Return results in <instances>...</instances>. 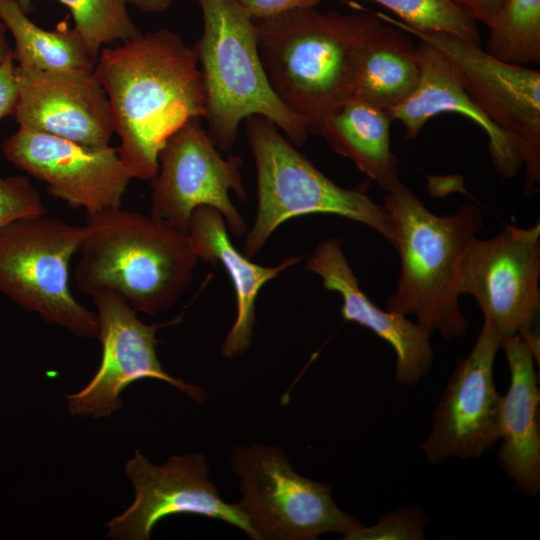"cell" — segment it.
Wrapping results in <instances>:
<instances>
[{"mask_svg":"<svg viewBox=\"0 0 540 540\" xmlns=\"http://www.w3.org/2000/svg\"><path fill=\"white\" fill-rule=\"evenodd\" d=\"M94 73L110 103L121 160L132 178L152 180L168 137L205 113L193 46L167 28L142 33L102 49Z\"/></svg>","mask_w":540,"mask_h":540,"instance_id":"6da1fadb","label":"cell"},{"mask_svg":"<svg viewBox=\"0 0 540 540\" xmlns=\"http://www.w3.org/2000/svg\"><path fill=\"white\" fill-rule=\"evenodd\" d=\"M268 81L311 132L353 95L356 68L369 40L384 24L378 13H321L294 9L254 20Z\"/></svg>","mask_w":540,"mask_h":540,"instance_id":"7a4b0ae2","label":"cell"},{"mask_svg":"<svg viewBox=\"0 0 540 540\" xmlns=\"http://www.w3.org/2000/svg\"><path fill=\"white\" fill-rule=\"evenodd\" d=\"M78 253L74 278L80 291L114 292L148 315L178 301L199 260L187 234L121 207L87 215Z\"/></svg>","mask_w":540,"mask_h":540,"instance_id":"3957f363","label":"cell"},{"mask_svg":"<svg viewBox=\"0 0 540 540\" xmlns=\"http://www.w3.org/2000/svg\"><path fill=\"white\" fill-rule=\"evenodd\" d=\"M383 205L395 224L400 258L396 289L385 309L415 316L430 336H464L468 322L459 305L461 266L483 226L479 207L467 202L453 214L437 215L401 181L386 192Z\"/></svg>","mask_w":540,"mask_h":540,"instance_id":"277c9868","label":"cell"},{"mask_svg":"<svg viewBox=\"0 0 540 540\" xmlns=\"http://www.w3.org/2000/svg\"><path fill=\"white\" fill-rule=\"evenodd\" d=\"M197 1L203 32L193 49L205 92L203 118L217 148L230 151L241 121L253 115L269 119L292 143L303 145L311 124L283 104L271 88L254 20L236 0Z\"/></svg>","mask_w":540,"mask_h":540,"instance_id":"5b68a950","label":"cell"},{"mask_svg":"<svg viewBox=\"0 0 540 540\" xmlns=\"http://www.w3.org/2000/svg\"><path fill=\"white\" fill-rule=\"evenodd\" d=\"M245 120L257 171L258 207L253 227L245 234L243 254L255 257L282 223L311 214L338 215L362 223L395 248V224L383 204L361 189L334 183L269 119L253 115Z\"/></svg>","mask_w":540,"mask_h":540,"instance_id":"8992f818","label":"cell"},{"mask_svg":"<svg viewBox=\"0 0 540 540\" xmlns=\"http://www.w3.org/2000/svg\"><path fill=\"white\" fill-rule=\"evenodd\" d=\"M84 226L44 215L0 228V292L27 312L82 338H98V319L69 287V263Z\"/></svg>","mask_w":540,"mask_h":540,"instance_id":"52a82bcc","label":"cell"},{"mask_svg":"<svg viewBox=\"0 0 540 540\" xmlns=\"http://www.w3.org/2000/svg\"><path fill=\"white\" fill-rule=\"evenodd\" d=\"M231 467L241 480L237 504L261 540H313L332 532L345 539L362 525L336 505L328 483L296 473L279 448L238 446Z\"/></svg>","mask_w":540,"mask_h":540,"instance_id":"ba28073f","label":"cell"},{"mask_svg":"<svg viewBox=\"0 0 540 540\" xmlns=\"http://www.w3.org/2000/svg\"><path fill=\"white\" fill-rule=\"evenodd\" d=\"M378 15L451 60L472 101L514 142L525 167L523 195H535L540 186V71L503 62L457 35L419 31L387 14Z\"/></svg>","mask_w":540,"mask_h":540,"instance_id":"9c48e42d","label":"cell"},{"mask_svg":"<svg viewBox=\"0 0 540 540\" xmlns=\"http://www.w3.org/2000/svg\"><path fill=\"white\" fill-rule=\"evenodd\" d=\"M540 223L506 225L488 239L475 237L462 260L460 294L472 296L484 322L502 337L519 335L539 363Z\"/></svg>","mask_w":540,"mask_h":540,"instance_id":"30bf717a","label":"cell"},{"mask_svg":"<svg viewBox=\"0 0 540 540\" xmlns=\"http://www.w3.org/2000/svg\"><path fill=\"white\" fill-rule=\"evenodd\" d=\"M201 118L187 121L162 146L159 168L151 180L150 215L169 227L187 234L193 211L210 206L223 216L235 237L247 233V225L229 198L232 190L247 198L238 156L224 158Z\"/></svg>","mask_w":540,"mask_h":540,"instance_id":"8fae6325","label":"cell"},{"mask_svg":"<svg viewBox=\"0 0 540 540\" xmlns=\"http://www.w3.org/2000/svg\"><path fill=\"white\" fill-rule=\"evenodd\" d=\"M91 297L97 309L102 359L91 381L79 392L66 396L71 415L95 419L111 416L122 406L120 393L144 378L165 381L198 403L206 400L200 387L166 373L157 357V330L179 319L145 324L118 294L102 290Z\"/></svg>","mask_w":540,"mask_h":540,"instance_id":"7c38bea8","label":"cell"},{"mask_svg":"<svg viewBox=\"0 0 540 540\" xmlns=\"http://www.w3.org/2000/svg\"><path fill=\"white\" fill-rule=\"evenodd\" d=\"M135 499L106 525L107 537L147 540L156 523L176 514H196L234 525L251 539L261 540L238 504L222 500L210 482V469L202 453L172 456L163 465L148 461L138 450L125 465Z\"/></svg>","mask_w":540,"mask_h":540,"instance_id":"4fadbf2b","label":"cell"},{"mask_svg":"<svg viewBox=\"0 0 540 540\" xmlns=\"http://www.w3.org/2000/svg\"><path fill=\"white\" fill-rule=\"evenodd\" d=\"M501 338L484 322L468 355L457 359L420 446L430 463L478 458L500 439L502 396L493 365Z\"/></svg>","mask_w":540,"mask_h":540,"instance_id":"5bb4252c","label":"cell"},{"mask_svg":"<svg viewBox=\"0 0 540 540\" xmlns=\"http://www.w3.org/2000/svg\"><path fill=\"white\" fill-rule=\"evenodd\" d=\"M1 151L17 168L44 182L50 195L87 215L120 208L132 179L117 148L87 147L19 128Z\"/></svg>","mask_w":540,"mask_h":540,"instance_id":"9a60e30c","label":"cell"},{"mask_svg":"<svg viewBox=\"0 0 540 540\" xmlns=\"http://www.w3.org/2000/svg\"><path fill=\"white\" fill-rule=\"evenodd\" d=\"M19 128L87 147L109 145L115 132L107 94L94 71H40L16 67Z\"/></svg>","mask_w":540,"mask_h":540,"instance_id":"2e32d148","label":"cell"},{"mask_svg":"<svg viewBox=\"0 0 540 540\" xmlns=\"http://www.w3.org/2000/svg\"><path fill=\"white\" fill-rule=\"evenodd\" d=\"M305 270L320 276L325 289L339 293L341 315L346 321L368 328L392 347L396 354V383L414 386L426 376L434 360L431 336L407 316L381 309L366 296L340 240L329 238L321 242Z\"/></svg>","mask_w":540,"mask_h":540,"instance_id":"e0dca14e","label":"cell"},{"mask_svg":"<svg viewBox=\"0 0 540 540\" xmlns=\"http://www.w3.org/2000/svg\"><path fill=\"white\" fill-rule=\"evenodd\" d=\"M416 54L419 80L415 91L403 103L387 111L392 121L402 123L404 140L416 138L426 122L437 114L458 113L485 132L497 173L506 180L515 177L523 165L514 142L472 101L451 60L424 40H419Z\"/></svg>","mask_w":540,"mask_h":540,"instance_id":"ac0fdd59","label":"cell"},{"mask_svg":"<svg viewBox=\"0 0 540 540\" xmlns=\"http://www.w3.org/2000/svg\"><path fill=\"white\" fill-rule=\"evenodd\" d=\"M510 371L507 393L501 397L498 459L515 486L529 497L540 491V391L535 355L519 336L501 338Z\"/></svg>","mask_w":540,"mask_h":540,"instance_id":"d6986e66","label":"cell"},{"mask_svg":"<svg viewBox=\"0 0 540 540\" xmlns=\"http://www.w3.org/2000/svg\"><path fill=\"white\" fill-rule=\"evenodd\" d=\"M187 235L198 259L213 264L220 262L234 286L237 315L221 346V353L233 358L251 344L255 303L260 289L302 258L290 257L275 267L251 262L234 247L223 216L210 206H200L193 211Z\"/></svg>","mask_w":540,"mask_h":540,"instance_id":"ffe728a7","label":"cell"},{"mask_svg":"<svg viewBox=\"0 0 540 540\" xmlns=\"http://www.w3.org/2000/svg\"><path fill=\"white\" fill-rule=\"evenodd\" d=\"M391 123L386 110L351 98L325 116L315 132L386 193L400 182Z\"/></svg>","mask_w":540,"mask_h":540,"instance_id":"44dd1931","label":"cell"},{"mask_svg":"<svg viewBox=\"0 0 540 540\" xmlns=\"http://www.w3.org/2000/svg\"><path fill=\"white\" fill-rule=\"evenodd\" d=\"M418 80L416 46L410 35L384 22L361 53L352 98L388 111L411 96Z\"/></svg>","mask_w":540,"mask_h":540,"instance_id":"7402d4cb","label":"cell"},{"mask_svg":"<svg viewBox=\"0 0 540 540\" xmlns=\"http://www.w3.org/2000/svg\"><path fill=\"white\" fill-rule=\"evenodd\" d=\"M0 19L15 41L18 67L40 71H94L96 60L79 33L66 21L54 30L33 23L15 0H0Z\"/></svg>","mask_w":540,"mask_h":540,"instance_id":"603a6c76","label":"cell"},{"mask_svg":"<svg viewBox=\"0 0 540 540\" xmlns=\"http://www.w3.org/2000/svg\"><path fill=\"white\" fill-rule=\"evenodd\" d=\"M487 26L488 54L520 66L540 62V0H504Z\"/></svg>","mask_w":540,"mask_h":540,"instance_id":"cb8c5ba5","label":"cell"},{"mask_svg":"<svg viewBox=\"0 0 540 540\" xmlns=\"http://www.w3.org/2000/svg\"><path fill=\"white\" fill-rule=\"evenodd\" d=\"M23 11L30 12L32 0H15ZM71 13L75 28L97 61L104 44L126 42L142 34L127 11L125 0H57Z\"/></svg>","mask_w":540,"mask_h":540,"instance_id":"d4e9b609","label":"cell"},{"mask_svg":"<svg viewBox=\"0 0 540 540\" xmlns=\"http://www.w3.org/2000/svg\"><path fill=\"white\" fill-rule=\"evenodd\" d=\"M366 1L384 6L410 28L419 31L447 32L480 45V34L475 21L462 12L451 0Z\"/></svg>","mask_w":540,"mask_h":540,"instance_id":"484cf974","label":"cell"},{"mask_svg":"<svg viewBox=\"0 0 540 540\" xmlns=\"http://www.w3.org/2000/svg\"><path fill=\"white\" fill-rule=\"evenodd\" d=\"M429 521L426 514L418 507L397 509L382 518L374 526L361 525L349 534L346 540H386L408 539L423 540L424 526Z\"/></svg>","mask_w":540,"mask_h":540,"instance_id":"4316f807","label":"cell"},{"mask_svg":"<svg viewBox=\"0 0 540 540\" xmlns=\"http://www.w3.org/2000/svg\"><path fill=\"white\" fill-rule=\"evenodd\" d=\"M46 213L40 193L24 175H0V228L13 220Z\"/></svg>","mask_w":540,"mask_h":540,"instance_id":"83f0119b","label":"cell"},{"mask_svg":"<svg viewBox=\"0 0 540 540\" xmlns=\"http://www.w3.org/2000/svg\"><path fill=\"white\" fill-rule=\"evenodd\" d=\"M236 2L253 20H262L294 9L315 8L321 0H236Z\"/></svg>","mask_w":540,"mask_h":540,"instance_id":"f1b7e54d","label":"cell"},{"mask_svg":"<svg viewBox=\"0 0 540 540\" xmlns=\"http://www.w3.org/2000/svg\"><path fill=\"white\" fill-rule=\"evenodd\" d=\"M18 83L13 52L0 66V120L15 113Z\"/></svg>","mask_w":540,"mask_h":540,"instance_id":"f546056e","label":"cell"},{"mask_svg":"<svg viewBox=\"0 0 540 540\" xmlns=\"http://www.w3.org/2000/svg\"><path fill=\"white\" fill-rule=\"evenodd\" d=\"M462 12L474 21L488 25L504 0H451Z\"/></svg>","mask_w":540,"mask_h":540,"instance_id":"4dcf8cb0","label":"cell"},{"mask_svg":"<svg viewBox=\"0 0 540 540\" xmlns=\"http://www.w3.org/2000/svg\"><path fill=\"white\" fill-rule=\"evenodd\" d=\"M127 4H130L143 12L147 13H160L168 9L172 0H125Z\"/></svg>","mask_w":540,"mask_h":540,"instance_id":"1f68e13d","label":"cell"},{"mask_svg":"<svg viewBox=\"0 0 540 540\" xmlns=\"http://www.w3.org/2000/svg\"><path fill=\"white\" fill-rule=\"evenodd\" d=\"M7 27L0 19V66L12 54L13 50L8 45L6 37Z\"/></svg>","mask_w":540,"mask_h":540,"instance_id":"d6a6232c","label":"cell"}]
</instances>
